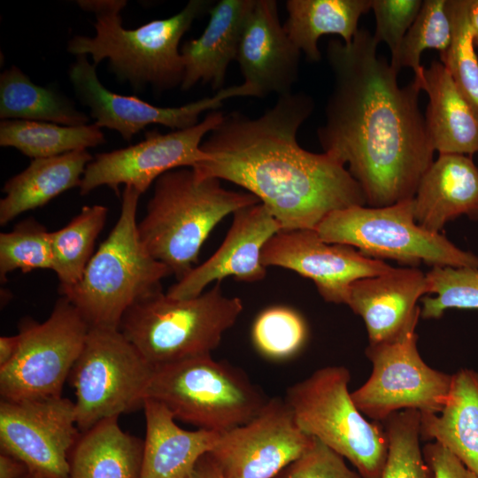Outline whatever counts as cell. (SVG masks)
Masks as SVG:
<instances>
[{
	"label": "cell",
	"mask_w": 478,
	"mask_h": 478,
	"mask_svg": "<svg viewBox=\"0 0 478 478\" xmlns=\"http://www.w3.org/2000/svg\"><path fill=\"white\" fill-rule=\"evenodd\" d=\"M258 203L250 192L226 189L219 179L197 178L191 167L171 170L155 181L146 213L137 223L139 237L178 281L195 267L201 247L221 220Z\"/></svg>",
	"instance_id": "4"
},
{
	"label": "cell",
	"mask_w": 478,
	"mask_h": 478,
	"mask_svg": "<svg viewBox=\"0 0 478 478\" xmlns=\"http://www.w3.org/2000/svg\"><path fill=\"white\" fill-rule=\"evenodd\" d=\"M420 318V307L397 335L366 349L372 373L351 395L358 409L376 421L405 409L439 413L447 401L452 374L430 367L421 358L415 332Z\"/></svg>",
	"instance_id": "11"
},
{
	"label": "cell",
	"mask_w": 478,
	"mask_h": 478,
	"mask_svg": "<svg viewBox=\"0 0 478 478\" xmlns=\"http://www.w3.org/2000/svg\"><path fill=\"white\" fill-rule=\"evenodd\" d=\"M377 46L366 29L350 44L328 42L334 82L317 130L323 152L348 165L370 207L413 198L435 151L419 107L420 88L414 81L400 87Z\"/></svg>",
	"instance_id": "1"
},
{
	"label": "cell",
	"mask_w": 478,
	"mask_h": 478,
	"mask_svg": "<svg viewBox=\"0 0 478 478\" xmlns=\"http://www.w3.org/2000/svg\"><path fill=\"white\" fill-rule=\"evenodd\" d=\"M420 437L440 443L478 476V372L452 374L447 401L439 413H421Z\"/></svg>",
	"instance_id": "26"
},
{
	"label": "cell",
	"mask_w": 478,
	"mask_h": 478,
	"mask_svg": "<svg viewBox=\"0 0 478 478\" xmlns=\"http://www.w3.org/2000/svg\"><path fill=\"white\" fill-rule=\"evenodd\" d=\"M87 150L33 159L21 173L3 187L0 200V225L4 226L19 214L42 207L73 188L81 186L87 166L92 161Z\"/></svg>",
	"instance_id": "25"
},
{
	"label": "cell",
	"mask_w": 478,
	"mask_h": 478,
	"mask_svg": "<svg viewBox=\"0 0 478 478\" xmlns=\"http://www.w3.org/2000/svg\"><path fill=\"white\" fill-rule=\"evenodd\" d=\"M80 434L69 398L1 399V451L42 478H69L70 453Z\"/></svg>",
	"instance_id": "14"
},
{
	"label": "cell",
	"mask_w": 478,
	"mask_h": 478,
	"mask_svg": "<svg viewBox=\"0 0 478 478\" xmlns=\"http://www.w3.org/2000/svg\"><path fill=\"white\" fill-rule=\"evenodd\" d=\"M421 89L428 95L425 125L439 154L478 152V119L441 61L424 68Z\"/></svg>",
	"instance_id": "24"
},
{
	"label": "cell",
	"mask_w": 478,
	"mask_h": 478,
	"mask_svg": "<svg viewBox=\"0 0 478 478\" xmlns=\"http://www.w3.org/2000/svg\"><path fill=\"white\" fill-rule=\"evenodd\" d=\"M23 478H42V477L29 471Z\"/></svg>",
	"instance_id": "45"
},
{
	"label": "cell",
	"mask_w": 478,
	"mask_h": 478,
	"mask_svg": "<svg viewBox=\"0 0 478 478\" xmlns=\"http://www.w3.org/2000/svg\"><path fill=\"white\" fill-rule=\"evenodd\" d=\"M420 0H371L375 17L374 39L385 42L390 50V66L397 73V62L405 35L421 7Z\"/></svg>",
	"instance_id": "38"
},
{
	"label": "cell",
	"mask_w": 478,
	"mask_h": 478,
	"mask_svg": "<svg viewBox=\"0 0 478 478\" xmlns=\"http://www.w3.org/2000/svg\"><path fill=\"white\" fill-rule=\"evenodd\" d=\"M420 412L405 409L382 421L388 455L381 478H435L420 447Z\"/></svg>",
	"instance_id": "32"
},
{
	"label": "cell",
	"mask_w": 478,
	"mask_h": 478,
	"mask_svg": "<svg viewBox=\"0 0 478 478\" xmlns=\"http://www.w3.org/2000/svg\"><path fill=\"white\" fill-rule=\"evenodd\" d=\"M315 230L327 243L347 244L366 257L391 259L408 267L425 263L432 267L478 268V256L416 222L413 198L382 207L337 210Z\"/></svg>",
	"instance_id": "9"
},
{
	"label": "cell",
	"mask_w": 478,
	"mask_h": 478,
	"mask_svg": "<svg viewBox=\"0 0 478 478\" xmlns=\"http://www.w3.org/2000/svg\"><path fill=\"white\" fill-rule=\"evenodd\" d=\"M307 326L294 309L273 306L262 311L253 322L251 340L259 354L271 360L294 357L307 339Z\"/></svg>",
	"instance_id": "35"
},
{
	"label": "cell",
	"mask_w": 478,
	"mask_h": 478,
	"mask_svg": "<svg viewBox=\"0 0 478 478\" xmlns=\"http://www.w3.org/2000/svg\"><path fill=\"white\" fill-rule=\"evenodd\" d=\"M223 117L222 112L212 111L193 127L167 134L148 131L145 139L136 144L96 154L86 167L80 194L85 196L104 185L120 196L123 184L142 195L165 173L194 167L207 158L201 143Z\"/></svg>",
	"instance_id": "13"
},
{
	"label": "cell",
	"mask_w": 478,
	"mask_h": 478,
	"mask_svg": "<svg viewBox=\"0 0 478 478\" xmlns=\"http://www.w3.org/2000/svg\"><path fill=\"white\" fill-rule=\"evenodd\" d=\"M266 266H279L312 280L328 303L345 304L351 285L393 267L362 255L352 246L323 241L315 229L280 230L261 253Z\"/></svg>",
	"instance_id": "17"
},
{
	"label": "cell",
	"mask_w": 478,
	"mask_h": 478,
	"mask_svg": "<svg viewBox=\"0 0 478 478\" xmlns=\"http://www.w3.org/2000/svg\"><path fill=\"white\" fill-rule=\"evenodd\" d=\"M281 226L261 203L238 209L220 248L202 265L195 266L166 293L173 299L199 296L211 282L233 276L245 282L262 281L266 267L261 253L267 241Z\"/></svg>",
	"instance_id": "18"
},
{
	"label": "cell",
	"mask_w": 478,
	"mask_h": 478,
	"mask_svg": "<svg viewBox=\"0 0 478 478\" xmlns=\"http://www.w3.org/2000/svg\"><path fill=\"white\" fill-rule=\"evenodd\" d=\"M429 294L420 302V318L439 319L451 308L478 309V268L434 266L426 274Z\"/></svg>",
	"instance_id": "37"
},
{
	"label": "cell",
	"mask_w": 478,
	"mask_h": 478,
	"mask_svg": "<svg viewBox=\"0 0 478 478\" xmlns=\"http://www.w3.org/2000/svg\"><path fill=\"white\" fill-rule=\"evenodd\" d=\"M143 409L146 435L139 478H187L220 433L180 428L172 412L154 399L146 398Z\"/></svg>",
	"instance_id": "23"
},
{
	"label": "cell",
	"mask_w": 478,
	"mask_h": 478,
	"mask_svg": "<svg viewBox=\"0 0 478 478\" xmlns=\"http://www.w3.org/2000/svg\"><path fill=\"white\" fill-rule=\"evenodd\" d=\"M301 51L290 41L278 16L275 0H255L246 19L236 61L257 97L289 94L298 77Z\"/></svg>",
	"instance_id": "19"
},
{
	"label": "cell",
	"mask_w": 478,
	"mask_h": 478,
	"mask_svg": "<svg viewBox=\"0 0 478 478\" xmlns=\"http://www.w3.org/2000/svg\"><path fill=\"white\" fill-rule=\"evenodd\" d=\"M313 108L309 95L290 92L258 118L224 115L201 143L207 158L192 167L195 174L245 189L281 230L316 229L335 211L365 205L360 185L342 162L299 145L298 130Z\"/></svg>",
	"instance_id": "2"
},
{
	"label": "cell",
	"mask_w": 478,
	"mask_h": 478,
	"mask_svg": "<svg viewBox=\"0 0 478 478\" xmlns=\"http://www.w3.org/2000/svg\"><path fill=\"white\" fill-rule=\"evenodd\" d=\"M468 19L474 44L478 46V0H468Z\"/></svg>",
	"instance_id": "44"
},
{
	"label": "cell",
	"mask_w": 478,
	"mask_h": 478,
	"mask_svg": "<svg viewBox=\"0 0 478 478\" xmlns=\"http://www.w3.org/2000/svg\"><path fill=\"white\" fill-rule=\"evenodd\" d=\"M243 310L239 297L223 295L220 282L186 299L161 290L129 307L119 329L155 367L212 354Z\"/></svg>",
	"instance_id": "6"
},
{
	"label": "cell",
	"mask_w": 478,
	"mask_h": 478,
	"mask_svg": "<svg viewBox=\"0 0 478 478\" xmlns=\"http://www.w3.org/2000/svg\"><path fill=\"white\" fill-rule=\"evenodd\" d=\"M283 27L308 61L318 62V41L324 35H340L350 44L360 17L371 10V0H288Z\"/></svg>",
	"instance_id": "28"
},
{
	"label": "cell",
	"mask_w": 478,
	"mask_h": 478,
	"mask_svg": "<svg viewBox=\"0 0 478 478\" xmlns=\"http://www.w3.org/2000/svg\"><path fill=\"white\" fill-rule=\"evenodd\" d=\"M28 472L27 466L19 459L1 451L0 478H23Z\"/></svg>",
	"instance_id": "41"
},
{
	"label": "cell",
	"mask_w": 478,
	"mask_h": 478,
	"mask_svg": "<svg viewBox=\"0 0 478 478\" xmlns=\"http://www.w3.org/2000/svg\"><path fill=\"white\" fill-rule=\"evenodd\" d=\"M255 0H220L212 5L202 35L186 41L181 48L184 78L181 89L189 90L198 81L220 91L229 64L236 59L246 19Z\"/></svg>",
	"instance_id": "22"
},
{
	"label": "cell",
	"mask_w": 478,
	"mask_h": 478,
	"mask_svg": "<svg viewBox=\"0 0 478 478\" xmlns=\"http://www.w3.org/2000/svg\"><path fill=\"white\" fill-rule=\"evenodd\" d=\"M345 366L320 368L284 397L301 430L348 459L364 478H381L388 455L382 423L370 422L349 392Z\"/></svg>",
	"instance_id": "8"
},
{
	"label": "cell",
	"mask_w": 478,
	"mask_h": 478,
	"mask_svg": "<svg viewBox=\"0 0 478 478\" xmlns=\"http://www.w3.org/2000/svg\"><path fill=\"white\" fill-rule=\"evenodd\" d=\"M143 440L120 428L119 417L80 434L69 458V478H139Z\"/></svg>",
	"instance_id": "27"
},
{
	"label": "cell",
	"mask_w": 478,
	"mask_h": 478,
	"mask_svg": "<svg viewBox=\"0 0 478 478\" xmlns=\"http://www.w3.org/2000/svg\"><path fill=\"white\" fill-rule=\"evenodd\" d=\"M275 478H364L344 458L313 438L311 447Z\"/></svg>",
	"instance_id": "39"
},
{
	"label": "cell",
	"mask_w": 478,
	"mask_h": 478,
	"mask_svg": "<svg viewBox=\"0 0 478 478\" xmlns=\"http://www.w3.org/2000/svg\"><path fill=\"white\" fill-rule=\"evenodd\" d=\"M211 3L190 0L169 18L126 29L120 16L126 0H79L77 4L96 17V35L73 36L67 50L75 57L89 55L95 66L107 59L118 80L135 92L148 86L159 93L181 88L185 68L180 42L193 22L209 12Z\"/></svg>",
	"instance_id": "3"
},
{
	"label": "cell",
	"mask_w": 478,
	"mask_h": 478,
	"mask_svg": "<svg viewBox=\"0 0 478 478\" xmlns=\"http://www.w3.org/2000/svg\"><path fill=\"white\" fill-rule=\"evenodd\" d=\"M312 442L284 398L274 397L249 422L221 432L208 454L225 478H275Z\"/></svg>",
	"instance_id": "15"
},
{
	"label": "cell",
	"mask_w": 478,
	"mask_h": 478,
	"mask_svg": "<svg viewBox=\"0 0 478 478\" xmlns=\"http://www.w3.org/2000/svg\"><path fill=\"white\" fill-rule=\"evenodd\" d=\"M427 295L429 285L421 270L393 267L355 281L346 305L363 319L369 343H377L397 335L420 307L418 300Z\"/></svg>",
	"instance_id": "20"
},
{
	"label": "cell",
	"mask_w": 478,
	"mask_h": 478,
	"mask_svg": "<svg viewBox=\"0 0 478 478\" xmlns=\"http://www.w3.org/2000/svg\"><path fill=\"white\" fill-rule=\"evenodd\" d=\"M141 194L127 186L118 221L93 254L74 286L59 290L89 327L118 328L129 307L162 290L161 281L173 274L154 258L139 237L136 221Z\"/></svg>",
	"instance_id": "5"
},
{
	"label": "cell",
	"mask_w": 478,
	"mask_h": 478,
	"mask_svg": "<svg viewBox=\"0 0 478 478\" xmlns=\"http://www.w3.org/2000/svg\"><path fill=\"white\" fill-rule=\"evenodd\" d=\"M107 212L101 204L84 206L66 226L50 232L52 271L58 278L59 290L74 286L82 277Z\"/></svg>",
	"instance_id": "31"
},
{
	"label": "cell",
	"mask_w": 478,
	"mask_h": 478,
	"mask_svg": "<svg viewBox=\"0 0 478 478\" xmlns=\"http://www.w3.org/2000/svg\"><path fill=\"white\" fill-rule=\"evenodd\" d=\"M446 9L451 25V40L440 54L458 89L478 119V58L468 19V0H447Z\"/></svg>",
	"instance_id": "33"
},
{
	"label": "cell",
	"mask_w": 478,
	"mask_h": 478,
	"mask_svg": "<svg viewBox=\"0 0 478 478\" xmlns=\"http://www.w3.org/2000/svg\"><path fill=\"white\" fill-rule=\"evenodd\" d=\"M89 325L64 297L43 322L25 319L14 358L0 368L3 400L27 401L62 397L64 383L80 356Z\"/></svg>",
	"instance_id": "12"
},
{
	"label": "cell",
	"mask_w": 478,
	"mask_h": 478,
	"mask_svg": "<svg viewBox=\"0 0 478 478\" xmlns=\"http://www.w3.org/2000/svg\"><path fill=\"white\" fill-rule=\"evenodd\" d=\"M447 0L422 1L420 12L405 35L397 62V69L412 68L414 81L421 89L424 67L420 55L428 49L443 53L451 40V25L446 9Z\"/></svg>",
	"instance_id": "34"
},
{
	"label": "cell",
	"mask_w": 478,
	"mask_h": 478,
	"mask_svg": "<svg viewBox=\"0 0 478 478\" xmlns=\"http://www.w3.org/2000/svg\"><path fill=\"white\" fill-rule=\"evenodd\" d=\"M21 337L19 334L0 337V368L6 366L16 356Z\"/></svg>",
	"instance_id": "43"
},
{
	"label": "cell",
	"mask_w": 478,
	"mask_h": 478,
	"mask_svg": "<svg viewBox=\"0 0 478 478\" xmlns=\"http://www.w3.org/2000/svg\"><path fill=\"white\" fill-rule=\"evenodd\" d=\"M97 124L62 126L50 122L4 120L0 123V145L12 147L35 158L87 150L105 143Z\"/></svg>",
	"instance_id": "30"
},
{
	"label": "cell",
	"mask_w": 478,
	"mask_h": 478,
	"mask_svg": "<svg viewBox=\"0 0 478 478\" xmlns=\"http://www.w3.org/2000/svg\"><path fill=\"white\" fill-rule=\"evenodd\" d=\"M413 204L416 222L434 233L461 215L478 220V167L471 157L439 154L421 177Z\"/></svg>",
	"instance_id": "21"
},
{
	"label": "cell",
	"mask_w": 478,
	"mask_h": 478,
	"mask_svg": "<svg viewBox=\"0 0 478 478\" xmlns=\"http://www.w3.org/2000/svg\"><path fill=\"white\" fill-rule=\"evenodd\" d=\"M153 371L120 329L90 327L69 375L80 432L143 408Z\"/></svg>",
	"instance_id": "10"
},
{
	"label": "cell",
	"mask_w": 478,
	"mask_h": 478,
	"mask_svg": "<svg viewBox=\"0 0 478 478\" xmlns=\"http://www.w3.org/2000/svg\"><path fill=\"white\" fill-rule=\"evenodd\" d=\"M146 398L175 420L219 433L249 422L270 399L242 369L212 354L155 366Z\"/></svg>",
	"instance_id": "7"
},
{
	"label": "cell",
	"mask_w": 478,
	"mask_h": 478,
	"mask_svg": "<svg viewBox=\"0 0 478 478\" xmlns=\"http://www.w3.org/2000/svg\"><path fill=\"white\" fill-rule=\"evenodd\" d=\"M69 79L78 99L89 108L95 123L117 131L127 142L149 125L185 129L198 124L204 112L218 110L228 98L256 96L254 89L243 82L179 107H158L137 96L120 95L105 88L98 79L96 66L86 55L76 57L69 69Z\"/></svg>",
	"instance_id": "16"
},
{
	"label": "cell",
	"mask_w": 478,
	"mask_h": 478,
	"mask_svg": "<svg viewBox=\"0 0 478 478\" xmlns=\"http://www.w3.org/2000/svg\"><path fill=\"white\" fill-rule=\"evenodd\" d=\"M187 478H225L208 453L196 464Z\"/></svg>",
	"instance_id": "42"
},
{
	"label": "cell",
	"mask_w": 478,
	"mask_h": 478,
	"mask_svg": "<svg viewBox=\"0 0 478 478\" xmlns=\"http://www.w3.org/2000/svg\"><path fill=\"white\" fill-rule=\"evenodd\" d=\"M422 452L435 478H478L451 451L436 442L424 445Z\"/></svg>",
	"instance_id": "40"
},
{
	"label": "cell",
	"mask_w": 478,
	"mask_h": 478,
	"mask_svg": "<svg viewBox=\"0 0 478 478\" xmlns=\"http://www.w3.org/2000/svg\"><path fill=\"white\" fill-rule=\"evenodd\" d=\"M0 118L83 126L89 117L66 96L52 88L34 83L12 66L0 75Z\"/></svg>",
	"instance_id": "29"
},
{
	"label": "cell",
	"mask_w": 478,
	"mask_h": 478,
	"mask_svg": "<svg viewBox=\"0 0 478 478\" xmlns=\"http://www.w3.org/2000/svg\"><path fill=\"white\" fill-rule=\"evenodd\" d=\"M17 269L24 274L35 269L52 270L50 232L32 218L0 234L1 282H5L7 274Z\"/></svg>",
	"instance_id": "36"
}]
</instances>
